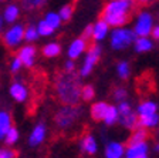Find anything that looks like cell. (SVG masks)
<instances>
[{"label": "cell", "instance_id": "1", "mask_svg": "<svg viewBox=\"0 0 159 158\" xmlns=\"http://www.w3.org/2000/svg\"><path fill=\"white\" fill-rule=\"evenodd\" d=\"M81 81L75 73L64 71L54 81V91L61 104L77 105L81 101Z\"/></svg>", "mask_w": 159, "mask_h": 158}, {"label": "cell", "instance_id": "2", "mask_svg": "<svg viewBox=\"0 0 159 158\" xmlns=\"http://www.w3.org/2000/svg\"><path fill=\"white\" fill-rule=\"evenodd\" d=\"M136 0H111L102 10V17L109 27H122L128 23L131 10L134 9Z\"/></svg>", "mask_w": 159, "mask_h": 158}, {"label": "cell", "instance_id": "3", "mask_svg": "<svg viewBox=\"0 0 159 158\" xmlns=\"http://www.w3.org/2000/svg\"><path fill=\"white\" fill-rule=\"evenodd\" d=\"M136 33L132 29L128 27H114L109 33V43L114 50H125L129 46H132L136 40Z\"/></svg>", "mask_w": 159, "mask_h": 158}, {"label": "cell", "instance_id": "4", "mask_svg": "<svg viewBox=\"0 0 159 158\" xmlns=\"http://www.w3.org/2000/svg\"><path fill=\"white\" fill-rule=\"evenodd\" d=\"M80 115H81V110L78 105H66L60 107L56 113L54 117V122L60 130H67L70 127H73L77 121H78Z\"/></svg>", "mask_w": 159, "mask_h": 158}, {"label": "cell", "instance_id": "5", "mask_svg": "<svg viewBox=\"0 0 159 158\" xmlns=\"http://www.w3.org/2000/svg\"><path fill=\"white\" fill-rule=\"evenodd\" d=\"M118 124L126 130H135L138 127V114L134 111L126 100L118 103Z\"/></svg>", "mask_w": 159, "mask_h": 158}, {"label": "cell", "instance_id": "6", "mask_svg": "<svg viewBox=\"0 0 159 158\" xmlns=\"http://www.w3.org/2000/svg\"><path fill=\"white\" fill-rule=\"evenodd\" d=\"M101 54H102V49H101L99 44H94V46H91L87 50L85 59H84L81 70H80V77H88L89 74L93 73L94 67H95V64L98 63Z\"/></svg>", "mask_w": 159, "mask_h": 158}, {"label": "cell", "instance_id": "7", "mask_svg": "<svg viewBox=\"0 0 159 158\" xmlns=\"http://www.w3.org/2000/svg\"><path fill=\"white\" fill-rule=\"evenodd\" d=\"M153 29V17L149 12H141L135 20L134 31L138 37H148Z\"/></svg>", "mask_w": 159, "mask_h": 158}, {"label": "cell", "instance_id": "8", "mask_svg": "<svg viewBox=\"0 0 159 158\" xmlns=\"http://www.w3.org/2000/svg\"><path fill=\"white\" fill-rule=\"evenodd\" d=\"M24 40V27L21 24H14L10 29H7L3 34V43L9 49L17 47Z\"/></svg>", "mask_w": 159, "mask_h": 158}, {"label": "cell", "instance_id": "9", "mask_svg": "<svg viewBox=\"0 0 159 158\" xmlns=\"http://www.w3.org/2000/svg\"><path fill=\"white\" fill-rule=\"evenodd\" d=\"M36 56H37V50L34 46L31 44H27V46L21 47V49L17 51V57L20 59V61L23 63V66L27 69H31L34 66V61H36Z\"/></svg>", "mask_w": 159, "mask_h": 158}, {"label": "cell", "instance_id": "10", "mask_svg": "<svg viewBox=\"0 0 159 158\" xmlns=\"http://www.w3.org/2000/svg\"><path fill=\"white\" fill-rule=\"evenodd\" d=\"M88 49V41L83 37H80V39H75L71 41V44L68 46V50H67V54H68V59L71 60H75L78 59L83 53L87 51Z\"/></svg>", "mask_w": 159, "mask_h": 158}, {"label": "cell", "instance_id": "11", "mask_svg": "<svg viewBox=\"0 0 159 158\" xmlns=\"http://www.w3.org/2000/svg\"><path fill=\"white\" fill-rule=\"evenodd\" d=\"M46 134H47V128L44 125V122L36 124L29 135V145L30 147H39L46 140Z\"/></svg>", "mask_w": 159, "mask_h": 158}, {"label": "cell", "instance_id": "12", "mask_svg": "<svg viewBox=\"0 0 159 158\" xmlns=\"http://www.w3.org/2000/svg\"><path fill=\"white\" fill-rule=\"evenodd\" d=\"M9 93H10V96H11V98L16 100L17 103H24L29 98V89L21 81H14L10 86Z\"/></svg>", "mask_w": 159, "mask_h": 158}, {"label": "cell", "instance_id": "13", "mask_svg": "<svg viewBox=\"0 0 159 158\" xmlns=\"http://www.w3.org/2000/svg\"><path fill=\"white\" fill-rule=\"evenodd\" d=\"M109 36V24L104 19H99L93 26V40L99 43Z\"/></svg>", "mask_w": 159, "mask_h": 158}, {"label": "cell", "instance_id": "14", "mask_svg": "<svg viewBox=\"0 0 159 158\" xmlns=\"http://www.w3.org/2000/svg\"><path fill=\"white\" fill-rule=\"evenodd\" d=\"M80 150L85 155H95L98 151V142H97L95 137L91 134L84 135L81 142H80Z\"/></svg>", "mask_w": 159, "mask_h": 158}, {"label": "cell", "instance_id": "15", "mask_svg": "<svg viewBox=\"0 0 159 158\" xmlns=\"http://www.w3.org/2000/svg\"><path fill=\"white\" fill-rule=\"evenodd\" d=\"M125 145L119 141H109L105 145V158H124Z\"/></svg>", "mask_w": 159, "mask_h": 158}, {"label": "cell", "instance_id": "16", "mask_svg": "<svg viewBox=\"0 0 159 158\" xmlns=\"http://www.w3.org/2000/svg\"><path fill=\"white\" fill-rule=\"evenodd\" d=\"M108 103L105 101H97L91 105L89 108V114H91V118L94 121H102L104 120V115H105L107 110H108Z\"/></svg>", "mask_w": 159, "mask_h": 158}, {"label": "cell", "instance_id": "17", "mask_svg": "<svg viewBox=\"0 0 159 158\" xmlns=\"http://www.w3.org/2000/svg\"><path fill=\"white\" fill-rule=\"evenodd\" d=\"M19 16H20V7L17 6L16 3H10L4 7L3 20L6 22V23H10V24L16 23L17 19H19Z\"/></svg>", "mask_w": 159, "mask_h": 158}, {"label": "cell", "instance_id": "18", "mask_svg": "<svg viewBox=\"0 0 159 158\" xmlns=\"http://www.w3.org/2000/svg\"><path fill=\"white\" fill-rule=\"evenodd\" d=\"M158 113V104L152 100H143L141 104L136 107V114L138 117H142V115H151Z\"/></svg>", "mask_w": 159, "mask_h": 158}, {"label": "cell", "instance_id": "19", "mask_svg": "<svg viewBox=\"0 0 159 158\" xmlns=\"http://www.w3.org/2000/svg\"><path fill=\"white\" fill-rule=\"evenodd\" d=\"M158 125H159V115H158V113L151 114V115H142V117H138V127H141V128L151 130V128L158 127Z\"/></svg>", "mask_w": 159, "mask_h": 158}, {"label": "cell", "instance_id": "20", "mask_svg": "<svg viewBox=\"0 0 159 158\" xmlns=\"http://www.w3.org/2000/svg\"><path fill=\"white\" fill-rule=\"evenodd\" d=\"M11 115L9 111L6 110H0V141L4 138L6 132L10 130L11 127Z\"/></svg>", "mask_w": 159, "mask_h": 158}, {"label": "cell", "instance_id": "21", "mask_svg": "<svg viewBox=\"0 0 159 158\" xmlns=\"http://www.w3.org/2000/svg\"><path fill=\"white\" fill-rule=\"evenodd\" d=\"M134 46H135V51L136 53H148V51L152 50L153 43H152V40L149 39V37H136Z\"/></svg>", "mask_w": 159, "mask_h": 158}, {"label": "cell", "instance_id": "22", "mask_svg": "<svg viewBox=\"0 0 159 158\" xmlns=\"http://www.w3.org/2000/svg\"><path fill=\"white\" fill-rule=\"evenodd\" d=\"M41 53H43V56L47 57V59H54V57L61 54V46H60V43L53 41V43L46 44V46L43 47V51Z\"/></svg>", "mask_w": 159, "mask_h": 158}, {"label": "cell", "instance_id": "23", "mask_svg": "<svg viewBox=\"0 0 159 158\" xmlns=\"http://www.w3.org/2000/svg\"><path fill=\"white\" fill-rule=\"evenodd\" d=\"M102 121L105 122V125H108V127H111V125L118 122V108H116V105H108V110H107L105 115H104Z\"/></svg>", "mask_w": 159, "mask_h": 158}, {"label": "cell", "instance_id": "24", "mask_svg": "<svg viewBox=\"0 0 159 158\" xmlns=\"http://www.w3.org/2000/svg\"><path fill=\"white\" fill-rule=\"evenodd\" d=\"M146 138H148V131H146L145 128L136 127V128L134 130L132 135L129 137L128 144H136V142H143V141H146Z\"/></svg>", "mask_w": 159, "mask_h": 158}, {"label": "cell", "instance_id": "25", "mask_svg": "<svg viewBox=\"0 0 159 158\" xmlns=\"http://www.w3.org/2000/svg\"><path fill=\"white\" fill-rule=\"evenodd\" d=\"M19 138H20V134H19V130L16 128V127H10V130L6 132V135H4V138H3V141H4V144L6 145H9V147H13L14 144H16L17 141H19Z\"/></svg>", "mask_w": 159, "mask_h": 158}, {"label": "cell", "instance_id": "26", "mask_svg": "<svg viewBox=\"0 0 159 158\" xmlns=\"http://www.w3.org/2000/svg\"><path fill=\"white\" fill-rule=\"evenodd\" d=\"M44 22H46L47 24H50L54 30H57L60 26H61V23H63V20H61L60 14L54 13V12H48V13L44 16Z\"/></svg>", "mask_w": 159, "mask_h": 158}, {"label": "cell", "instance_id": "27", "mask_svg": "<svg viewBox=\"0 0 159 158\" xmlns=\"http://www.w3.org/2000/svg\"><path fill=\"white\" fill-rule=\"evenodd\" d=\"M116 74H118L119 79L126 80L131 74V66H129L128 61H119L116 64Z\"/></svg>", "mask_w": 159, "mask_h": 158}, {"label": "cell", "instance_id": "28", "mask_svg": "<svg viewBox=\"0 0 159 158\" xmlns=\"http://www.w3.org/2000/svg\"><path fill=\"white\" fill-rule=\"evenodd\" d=\"M36 27H37V31H39V36H41V37H50V36H53V33H54V29L50 24H47L44 22V19L40 20Z\"/></svg>", "mask_w": 159, "mask_h": 158}, {"label": "cell", "instance_id": "29", "mask_svg": "<svg viewBox=\"0 0 159 158\" xmlns=\"http://www.w3.org/2000/svg\"><path fill=\"white\" fill-rule=\"evenodd\" d=\"M95 97V89H94L91 84H87L81 89V100L84 101H93V98Z\"/></svg>", "mask_w": 159, "mask_h": 158}, {"label": "cell", "instance_id": "30", "mask_svg": "<svg viewBox=\"0 0 159 158\" xmlns=\"http://www.w3.org/2000/svg\"><path fill=\"white\" fill-rule=\"evenodd\" d=\"M39 31H37V27L36 26H27L24 29V40L31 43V41H36L39 39Z\"/></svg>", "mask_w": 159, "mask_h": 158}, {"label": "cell", "instance_id": "31", "mask_svg": "<svg viewBox=\"0 0 159 158\" xmlns=\"http://www.w3.org/2000/svg\"><path fill=\"white\" fill-rule=\"evenodd\" d=\"M73 13H74L73 4H66V6H63L58 10V14H60V17H61L63 22H70V19L73 17Z\"/></svg>", "mask_w": 159, "mask_h": 158}, {"label": "cell", "instance_id": "32", "mask_svg": "<svg viewBox=\"0 0 159 158\" xmlns=\"http://www.w3.org/2000/svg\"><path fill=\"white\" fill-rule=\"evenodd\" d=\"M46 0H21V4L26 10H37L44 6Z\"/></svg>", "mask_w": 159, "mask_h": 158}, {"label": "cell", "instance_id": "33", "mask_svg": "<svg viewBox=\"0 0 159 158\" xmlns=\"http://www.w3.org/2000/svg\"><path fill=\"white\" fill-rule=\"evenodd\" d=\"M126 97H128V91H126V89H124V87H116L112 91V98L115 100L116 103H121V101H124V100H126Z\"/></svg>", "mask_w": 159, "mask_h": 158}, {"label": "cell", "instance_id": "34", "mask_svg": "<svg viewBox=\"0 0 159 158\" xmlns=\"http://www.w3.org/2000/svg\"><path fill=\"white\" fill-rule=\"evenodd\" d=\"M23 67V63L20 61V59L17 56H14L13 59H11V61H10V71L11 73H19L20 71V69Z\"/></svg>", "mask_w": 159, "mask_h": 158}, {"label": "cell", "instance_id": "35", "mask_svg": "<svg viewBox=\"0 0 159 158\" xmlns=\"http://www.w3.org/2000/svg\"><path fill=\"white\" fill-rule=\"evenodd\" d=\"M0 158H16V152L13 150L0 148Z\"/></svg>", "mask_w": 159, "mask_h": 158}, {"label": "cell", "instance_id": "36", "mask_svg": "<svg viewBox=\"0 0 159 158\" xmlns=\"http://www.w3.org/2000/svg\"><path fill=\"white\" fill-rule=\"evenodd\" d=\"M83 39H85L87 41L93 39V24L85 26V29L83 30Z\"/></svg>", "mask_w": 159, "mask_h": 158}, {"label": "cell", "instance_id": "37", "mask_svg": "<svg viewBox=\"0 0 159 158\" xmlns=\"http://www.w3.org/2000/svg\"><path fill=\"white\" fill-rule=\"evenodd\" d=\"M64 69H66V71H68V73H73V71H75V63H74V60H67L66 61V64H64Z\"/></svg>", "mask_w": 159, "mask_h": 158}, {"label": "cell", "instance_id": "38", "mask_svg": "<svg viewBox=\"0 0 159 158\" xmlns=\"http://www.w3.org/2000/svg\"><path fill=\"white\" fill-rule=\"evenodd\" d=\"M151 36L155 40H159V26H153L152 31H151Z\"/></svg>", "mask_w": 159, "mask_h": 158}, {"label": "cell", "instance_id": "39", "mask_svg": "<svg viewBox=\"0 0 159 158\" xmlns=\"http://www.w3.org/2000/svg\"><path fill=\"white\" fill-rule=\"evenodd\" d=\"M124 158H149L148 154H135V155H124Z\"/></svg>", "mask_w": 159, "mask_h": 158}, {"label": "cell", "instance_id": "40", "mask_svg": "<svg viewBox=\"0 0 159 158\" xmlns=\"http://www.w3.org/2000/svg\"><path fill=\"white\" fill-rule=\"evenodd\" d=\"M3 27H4V20H3V16H0V34L3 31Z\"/></svg>", "mask_w": 159, "mask_h": 158}, {"label": "cell", "instance_id": "41", "mask_svg": "<svg viewBox=\"0 0 159 158\" xmlns=\"http://www.w3.org/2000/svg\"><path fill=\"white\" fill-rule=\"evenodd\" d=\"M138 3H142V4H148V3H151L152 0H136Z\"/></svg>", "mask_w": 159, "mask_h": 158}, {"label": "cell", "instance_id": "42", "mask_svg": "<svg viewBox=\"0 0 159 158\" xmlns=\"http://www.w3.org/2000/svg\"><path fill=\"white\" fill-rule=\"evenodd\" d=\"M153 150H155L156 152H159V142H156V144H155V147H153Z\"/></svg>", "mask_w": 159, "mask_h": 158}, {"label": "cell", "instance_id": "43", "mask_svg": "<svg viewBox=\"0 0 159 158\" xmlns=\"http://www.w3.org/2000/svg\"><path fill=\"white\" fill-rule=\"evenodd\" d=\"M0 2H3V0H0Z\"/></svg>", "mask_w": 159, "mask_h": 158}]
</instances>
